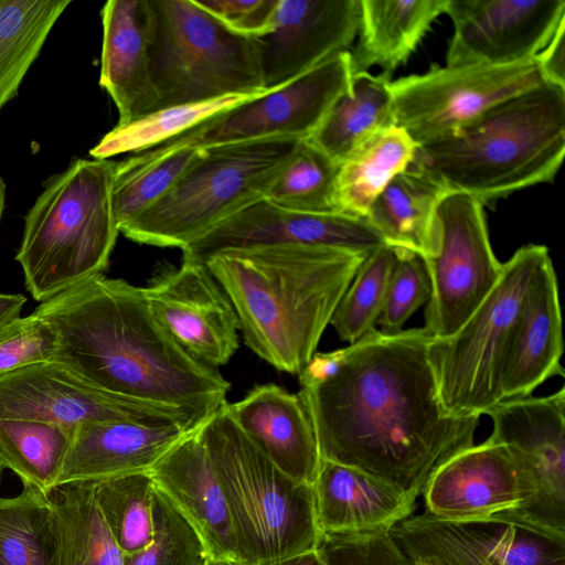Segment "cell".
Masks as SVG:
<instances>
[{
	"label": "cell",
	"mask_w": 565,
	"mask_h": 565,
	"mask_svg": "<svg viewBox=\"0 0 565 565\" xmlns=\"http://www.w3.org/2000/svg\"><path fill=\"white\" fill-rule=\"evenodd\" d=\"M423 328L373 329L360 340L315 353L298 393L321 459L365 471L411 497L433 472L475 445L479 417H454L440 403Z\"/></svg>",
	"instance_id": "obj_1"
},
{
	"label": "cell",
	"mask_w": 565,
	"mask_h": 565,
	"mask_svg": "<svg viewBox=\"0 0 565 565\" xmlns=\"http://www.w3.org/2000/svg\"><path fill=\"white\" fill-rule=\"evenodd\" d=\"M34 312L55 330L53 360L97 387L203 417L226 403L230 382L170 338L140 287L99 274Z\"/></svg>",
	"instance_id": "obj_2"
},
{
	"label": "cell",
	"mask_w": 565,
	"mask_h": 565,
	"mask_svg": "<svg viewBox=\"0 0 565 565\" xmlns=\"http://www.w3.org/2000/svg\"><path fill=\"white\" fill-rule=\"evenodd\" d=\"M364 257L277 245L220 252L204 264L230 298L245 344L275 369L298 375Z\"/></svg>",
	"instance_id": "obj_3"
},
{
	"label": "cell",
	"mask_w": 565,
	"mask_h": 565,
	"mask_svg": "<svg viewBox=\"0 0 565 565\" xmlns=\"http://www.w3.org/2000/svg\"><path fill=\"white\" fill-rule=\"evenodd\" d=\"M565 154V88L543 83L443 140L418 147L411 168L483 205L552 182Z\"/></svg>",
	"instance_id": "obj_4"
},
{
	"label": "cell",
	"mask_w": 565,
	"mask_h": 565,
	"mask_svg": "<svg viewBox=\"0 0 565 565\" xmlns=\"http://www.w3.org/2000/svg\"><path fill=\"white\" fill-rule=\"evenodd\" d=\"M116 166L109 159L73 161L29 210L15 258L35 300H50L107 268L119 234Z\"/></svg>",
	"instance_id": "obj_5"
},
{
	"label": "cell",
	"mask_w": 565,
	"mask_h": 565,
	"mask_svg": "<svg viewBox=\"0 0 565 565\" xmlns=\"http://www.w3.org/2000/svg\"><path fill=\"white\" fill-rule=\"evenodd\" d=\"M225 404L198 433L227 501L239 565H270L316 550L321 533L312 484L273 463Z\"/></svg>",
	"instance_id": "obj_6"
},
{
	"label": "cell",
	"mask_w": 565,
	"mask_h": 565,
	"mask_svg": "<svg viewBox=\"0 0 565 565\" xmlns=\"http://www.w3.org/2000/svg\"><path fill=\"white\" fill-rule=\"evenodd\" d=\"M299 141L269 138L202 148L175 185L119 233L140 244L183 249L265 199Z\"/></svg>",
	"instance_id": "obj_7"
},
{
	"label": "cell",
	"mask_w": 565,
	"mask_h": 565,
	"mask_svg": "<svg viewBox=\"0 0 565 565\" xmlns=\"http://www.w3.org/2000/svg\"><path fill=\"white\" fill-rule=\"evenodd\" d=\"M148 7L158 108L267 92L252 38L228 29L196 0H148Z\"/></svg>",
	"instance_id": "obj_8"
},
{
	"label": "cell",
	"mask_w": 565,
	"mask_h": 565,
	"mask_svg": "<svg viewBox=\"0 0 565 565\" xmlns=\"http://www.w3.org/2000/svg\"><path fill=\"white\" fill-rule=\"evenodd\" d=\"M546 246L527 244L502 264L492 289L451 335L431 337L429 358L444 411L454 417L487 415L503 401V372L530 286L550 259Z\"/></svg>",
	"instance_id": "obj_9"
},
{
	"label": "cell",
	"mask_w": 565,
	"mask_h": 565,
	"mask_svg": "<svg viewBox=\"0 0 565 565\" xmlns=\"http://www.w3.org/2000/svg\"><path fill=\"white\" fill-rule=\"evenodd\" d=\"M545 83L535 60L445 65L391 81L395 126L418 147L452 136L495 105Z\"/></svg>",
	"instance_id": "obj_10"
},
{
	"label": "cell",
	"mask_w": 565,
	"mask_h": 565,
	"mask_svg": "<svg viewBox=\"0 0 565 565\" xmlns=\"http://www.w3.org/2000/svg\"><path fill=\"white\" fill-rule=\"evenodd\" d=\"M390 535L411 562L427 565H565V532L514 512L447 520L424 512Z\"/></svg>",
	"instance_id": "obj_11"
},
{
	"label": "cell",
	"mask_w": 565,
	"mask_h": 565,
	"mask_svg": "<svg viewBox=\"0 0 565 565\" xmlns=\"http://www.w3.org/2000/svg\"><path fill=\"white\" fill-rule=\"evenodd\" d=\"M350 51L328 57L292 81L210 118L166 147L207 148L269 138L309 139L352 86Z\"/></svg>",
	"instance_id": "obj_12"
},
{
	"label": "cell",
	"mask_w": 565,
	"mask_h": 565,
	"mask_svg": "<svg viewBox=\"0 0 565 565\" xmlns=\"http://www.w3.org/2000/svg\"><path fill=\"white\" fill-rule=\"evenodd\" d=\"M207 417L182 407L117 395L52 360L0 377V419H25L77 427L125 420L195 429Z\"/></svg>",
	"instance_id": "obj_13"
},
{
	"label": "cell",
	"mask_w": 565,
	"mask_h": 565,
	"mask_svg": "<svg viewBox=\"0 0 565 565\" xmlns=\"http://www.w3.org/2000/svg\"><path fill=\"white\" fill-rule=\"evenodd\" d=\"M483 206L461 193H448L439 204L437 250L424 259L431 282L424 328L435 339L454 334L500 277Z\"/></svg>",
	"instance_id": "obj_14"
},
{
	"label": "cell",
	"mask_w": 565,
	"mask_h": 565,
	"mask_svg": "<svg viewBox=\"0 0 565 565\" xmlns=\"http://www.w3.org/2000/svg\"><path fill=\"white\" fill-rule=\"evenodd\" d=\"M487 415L489 439L513 454L534 489L530 505L514 513L565 532V387L547 396L504 399Z\"/></svg>",
	"instance_id": "obj_15"
},
{
	"label": "cell",
	"mask_w": 565,
	"mask_h": 565,
	"mask_svg": "<svg viewBox=\"0 0 565 565\" xmlns=\"http://www.w3.org/2000/svg\"><path fill=\"white\" fill-rule=\"evenodd\" d=\"M454 33L446 65L531 61L565 23L564 0H447Z\"/></svg>",
	"instance_id": "obj_16"
},
{
	"label": "cell",
	"mask_w": 565,
	"mask_h": 565,
	"mask_svg": "<svg viewBox=\"0 0 565 565\" xmlns=\"http://www.w3.org/2000/svg\"><path fill=\"white\" fill-rule=\"evenodd\" d=\"M277 245L318 246L369 255L387 245L365 217L292 211L266 199L230 216L182 249L199 263L214 254Z\"/></svg>",
	"instance_id": "obj_17"
},
{
	"label": "cell",
	"mask_w": 565,
	"mask_h": 565,
	"mask_svg": "<svg viewBox=\"0 0 565 565\" xmlns=\"http://www.w3.org/2000/svg\"><path fill=\"white\" fill-rule=\"evenodd\" d=\"M142 289L157 322L199 362L217 369L237 351L236 312L205 264L183 259Z\"/></svg>",
	"instance_id": "obj_18"
},
{
	"label": "cell",
	"mask_w": 565,
	"mask_h": 565,
	"mask_svg": "<svg viewBox=\"0 0 565 565\" xmlns=\"http://www.w3.org/2000/svg\"><path fill=\"white\" fill-rule=\"evenodd\" d=\"M359 0H278L268 30L255 38L264 88L279 87L339 52L358 33Z\"/></svg>",
	"instance_id": "obj_19"
},
{
	"label": "cell",
	"mask_w": 565,
	"mask_h": 565,
	"mask_svg": "<svg viewBox=\"0 0 565 565\" xmlns=\"http://www.w3.org/2000/svg\"><path fill=\"white\" fill-rule=\"evenodd\" d=\"M422 494L429 514L466 520L521 512L532 502L534 489L513 454L488 438L443 462Z\"/></svg>",
	"instance_id": "obj_20"
},
{
	"label": "cell",
	"mask_w": 565,
	"mask_h": 565,
	"mask_svg": "<svg viewBox=\"0 0 565 565\" xmlns=\"http://www.w3.org/2000/svg\"><path fill=\"white\" fill-rule=\"evenodd\" d=\"M149 472L154 484L200 534L210 557L239 565L227 501L198 427Z\"/></svg>",
	"instance_id": "obj_21"
},
{
	"label": "cell",
	"mask_w": 565,
	"mask_h": 565,
	"mask_svg": "<svg viewBox=\"0 0 565 565\" xmlns=\"http://www.w3.org/2000/svg\"><path fill=\"white\" fill-rule=\"evenodd\" d=\"M225 407L238 428L273 463L298 481L313 483L321 456L299 394L264 384Z\"/></svg>",
	"instance_id": "obj_22"
},
{
	"label": "cell",
	"mask_w": 565,
	"mask_h": 565,
	"mask_svg": "<svg viewBox=\"0 0 565 565\" xmlns=\"http://www.w3.org/2000/svg\"><path fill=\"white\" fill-rule=\"evenodd\" d=\"M100 14L99 85L117 107V125H126L156 110L159 103L149 66L148 0H109Z\"/></svg>",
	"instance_id": "obj_23"
},
{
	"label": "cell",
	"mask_w": 565,
	"mask_h": 565,
	"mask_svg": "<svg viewBox=\"0 0 565 565\" xmlns=\"http://www.w3.org/2000/svg\"><path fill=\"white\" fill-rule=\"evenodd\" d=\"M321 534L390 531L412 515L416 499L360 469L321 459L312 483Z\"/></svg>",
	"instance_id": "obj_24"
},
{
	"label": "cell",
	"mask_w": 565,
	"mask_h": 565,
	"mask_svg": "<svg viewBox=\"0 0 565 565\" xmlns=\"http://www.w3.org/2000/svg\"><path fill=\"white\" fill-rule=\"evenodd\" d=\"M192 430L125 420L78 425L56 486L149 472Z\"/></svg>",
	"instance_id": "obj_25"
},
{
	"label": "cell",
	"mask_w": 565,
	"mask_h": 565,
	"mask_svg": "<svg viewBox=\"0 0 565 565\" xmlns=\"http://www.w3.org/2000/svg\"><path fill=\"white\" fill-rule=\"evenodd\" d=\"M562 317L552 259L541 267L525 296L503 372V401L530 396L547 379L564 376Z\"/></svg>",
	"instance_id": "obj_26"
},
{
	"label": "cell",
	"mask_w": 565,
	"mask_h": 565,
	"mask_svg": "<svg viewBox=\"0 0 565 565\" xmlns=\"http://www.w3.org/2000/svg\"><path fill=\"white\" fill-rule=\"evenodd\" d=\"M353 75L379 66L392 76L415 52L447 0H359Z\"/></svg>",
	"instance_id": "obj_27"
},
{
	"label": "cell",
	"mask_w": 565,
	"mask_h": 565,
	"mask_svg": "<svg viewBox=\"0 0 565 565\" xmlns=\"http://www.w3.org/2000/svg\"><path fill=\"white\" fill-rule=\"evenodd\" d=\"M447 194L438 183L409 167L392 179L365 218L388 246L428 259L437 250V211Z\"/></svg>",
	"instance_id": "obj_28"
},
{
	"label": "cell",
	"mask_w": 565,
	"mask_h": 565,
	"mask_svg": "<svg viewBox=\"0 0 565 565\" xmlns=\"http://www.w3.org/2000/svg\"><path fill=\"white\" fill-rule=\"evenodd\" d=\"M391 75H353L351 89L331 107L308 139L341 163L377 132L395 125L390 93Z\"/></svg>",
	"instance_id": "obj_29"
},
{
	"label": "cell",
	"mask_w": 565,
	"mask_h": 565,
	"mask_svg": "<svg viewBox=\"0 0 565 565\" xmlns=\"http://www.w3.org/2000/svg\"><path fill=\"white\" fill-rule=\"evenodd\" d=\"M418 146L397 126H391L362 143L338 168V211L358 217L366 214L394 177L407 170Z\"/></svg>",
	"instance_id": "obj_30"
},
{
	"label": "cell",
	"mask_w": 565,
	"mask_h": 565,
	"mask_svg": "<svg viewBox=\"0 0 565 565\" xmlns=\"http://www.w3.org/2000/svg\"><path fill=\"white\" fill-rule=\"evenodd\" d=\"M46 497L58 524L62 565H124L125 555L97 507L93 481L62 483Z\"/></svg>",
	"instance_id": "obj_31"
},
{
	"label": "cell",
	"mask_w": 565,
	"mask_h": 565,
	"mask_svg": "<svg viewBox=\"0 0 565 565\" xmlns=\"http://www.w3.org/2000/svg\"><path fill=\"white\" fill-rule=\"evenodd\" d=\"M70 0H0V109L18 94Z\"/></svg>",
	"instance_id": "obj_32"
},
{
	"label": "cell",
	"mask_w": 565,
	"mask_h": 565,
	"mask_svg": "<svg viewBox=\"0 0 565 565\" xmlns=\"http://www.w3.org/2000/svg\"><path fill=\"white\" fill-rule=\"evenodd\" d=\"M0 565H62L60 530L47 497L28 486L0 497Z\"/></svg>",
	"instance_id": "obj_33"
},
{
	"label": "cell",
	"mask_w": 565,
	"mask_h": 565,
	"mask_svg": "<svg viewBox=\"0 0 565 565\" xmlns=\"http://www.w3.org/2000/svg\"><path fill=\"white\" fill-rule=\"evenodd\" d=\"M200 152L190 147L158 146L117 162L113 207L118 230L162 199Z\"/></svg>",
	"instance_id": "obj_34"
},
{
	"label": "cell",
	"mask_w": 565,
	"mask_h": 565,
	"mask_svg": "<svg viewBox=\"0 0 565 565\" xmlns=\"http://www.w3.org/2000/svg\"><path fill=\"white\" fill-rule=\"evenodd\" d=\"M76 427L0 419V456L6 468L45 495L57 484Z\"/></svg>",
	"instance_id": "obj_35"
},
{
	"label": "cell",
	"mask_w": 565,
	"mask_h": 565,
	"mask_svg": "<svg viewBox=\"0 0 565 565\" xmlns=\"http://www.w3.org/2000/svg\"><path fill=\"white\" fill-rule=\"evenodd\" d=\"M254 96L228 95L205 102L158 108L129 124L117 125L90 149L89 154L95 159H109L126 152H143Z\"/></svg>",
	"instance_id": "obj_36"
},
{
	"label": "cell",
	"mask_w": 565,
	"mask_h": 565,
	"mask_svg": "<svg viewBox=\"0 0 565 565\" xmlns=\"http://www.w3.org/2000/svg\"><path fill=\"white\" fill-rule=\"evenodd\" d=\"M97 507L124 555L136 553L152 540L150 472H136L93 481Z\"/></svg>",
	"instance_id": "obj_37"
},
{
	"label": "cell",
	"mask_w": 565,
	"mask_h": 565,
	"mask_svg": "<svg viewBox=\"0 0 565 565\" xmlns=\"http://www.w3.org/2000/svg\"><path fill=\"white\" fill-rule=\"evenodd\" d=\"M338 168L339 163L308 139L300 140L265 199L292 211L340 213L335 203Z\"/></svg>",
	"instance_id": "obj_38"
},
{
	"label": "cell",
	"mask_w": 565,
	"mask_h": 565,
	"mask_svg": "<svg viewBox=\"0 0 565 565\" xmlns=\"http://www.w3.org/2000/svg\"><path fill=\"white\" fill-rule=\"evenodd\" d=\"M395 262L396 249L388 245L364 257L330 320L342 341L354 343L375 329Z\"/></svg>",
	"instance_id": "obj_39"
},
{
	"label": "cell",
	"mask_w": 565,
	"mask_h": 565,
	"mask_svg": "<svg viewBox=\"0 0 565 565\" xmlns=\"http://www.w3.org/2000/svg\"><path fill=\"white\" fill-rule=\"evenodd\" d=\"M152 540L125 555L124 565H205L211 558L192 524L157 486L152 498Z\"/></svg>",
	"instance_id": "obj_40"
},
{
	"label": "cell",
	"mask_w": 565,
	"mask_h": 565,
	"mask_svg": "<svg viewBox=\"0 0 565 565\" xmlns=\"http://www.w3.org/2000/svg\"><path fill=\"white\" fill-rule=\"evenodd\" d=\"M395 249L396 262L377 321L384 333L402 331L405 322L428 302L431 295V282L424 258L406 249Z\"/></svg>",
	"instance_id": "obj_41"
},
{
	"label": "cell",
	"mask_w": 565,
	"mask_h": 565,
	"mask_svg": "<svg viewBox=\"0 0 565 565\" xmlns=\"http://www.w3.org/2000/svg\"><path fill=\"white\" fill-rule=\"evenodd\" d=\"M56 333L40 315L18 317L0 328V377L54 359Z\"/></svg>",
	"instance_id": "obj_42"
},
{
	"label": "cell",
	"mask_w": 565,
	"mask_h": 565,
	"mask_svg": "<svg viewBox=\"0 0 565 565\" xmlns=\"http://www.w3.org/2000/svg\"><path fill=\"white\" fill-rule=\"evenodd\" d=\"M316 550L328 565H412L388 531L321 534Z\"/></svg>",
	"instance_id": "obj_43"
},
{
	"label": "cell",
	"mask_w": 565,
	"mask_h": 565,
	"mask_svg": "<svg viewBox=\"0 0 565 565\" xmlns=\"http://www.w3.org/2000/svg\"><path fill=\"white\" fill-rule=\"evenodd\" d=\"M232 31L248 38L265 33L278 0H196Z\"/></svg>",
	"instance_id": "obj_44"
},
{
	"label": "cell",
	"mask_w": 565,
	"mask_h": 565,
	"mask_svg": "<svg viewBox=\"0 0 565 565\" xmlns=\"http://www.w3.org/2000/svg\"><path fill=\"white\" fill-rule=\"evenodd\" d=\"M565 23L561 24L547 45L534 58L543 81L565 88Z\"/></svg>",
	"instance_id": "obj_45"
},
{
	"label": "cell",
	"mask_w": 565,
	"mask_h": 565,
	"mask_svg": "<svg viewBox=\"0 0 565 565\" xmlns=\"http://www.w3.org/2000/svg\"><path fill=\"white\" fill-rule=\"evenodd\" d=\"M26 301L21 294L0 292V328L20 317V312Z\"/></svg>",
	"instance_id": "obj_46"
},
{
	"label": "cell",
	"mask_w": 565,
	"mask_h": 565,
	"mask_svg": "<svg viewBox=\"0 0 565 565\" xmlns=\"http://www.w3.org/2000/svg\"><path fill=\"white\" fill-rule=\"evenodd\" d=\"M270 565H328L317 550L288 557Z\"/></svg>",
	"instance_id": "obj_47"
},
{
	"label": "cell",
	"mask_w": 565,
	"mask_h": 565,
	"mask_svg": "<svg viewBox=\"0 0 565 565\" xmlns=\"http://www.w3.org/2000/svg\"><path fill=\"white\" fill-rule=\"evenodd\" d=\"M4 204H6V184L2 180V178L0 177V220L2 217Z\"/></svg>",
	"instance_id": "obj_48"
},
{
	"label": "cell",
	"mask_w": 565,
	"mask_h": 565,
	"mask_svg": "<svg viewBox=\"0 0 565 565\" xmlns=\"http://www.w3.org/2000/svg\"><path fill=\"white\" fill-rule=\"evenodd\" d=\"M205 565H238L234 562L210 558Z\"/></svg>",
	"instance_id": "obj_49"
},
{
	"label": "cell",
	"mask_w": 565,
	"mask_h": 565,
	"mask_svg": "<svg viewBox=\"0 0 565 565\" xmlns=\"http://www.w3.org/2000/svg\"><path fill=\"white\" fill-rule=\"evenodd\" d=\"M4 469H6V465L0 456V482H1V477H2V472Z\"/></svg>",
	"instance_id": "obj_50"
},
{
	"label": "cell",
	"mask_w": 565,
	"mask_h": 565,
	"mask_svg": "<svg viewBox=\"0 0 565 565\" xmlns=\"http://www.w3.org/2000/svg\"><path fill=\"white\" fill-rule=\"evenodd\" d=\"M411 562V561H409ZM412 565H427V564H424V563H417V562H411Z\"/></svg>",
	"instance_id": "obj_51"
}]
</instances>
